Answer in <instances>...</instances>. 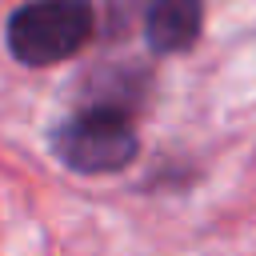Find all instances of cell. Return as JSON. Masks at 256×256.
<instances>
[{"instance_id": "6da1fadb", "label": "cell", "mask_w": 256, "mask_h": 256, "mask_svg": "<svg viewBox=\"0 0 256 256\" xmlns=\"http://www.w3.org/2000/svg\"><path fill=\"white\" fill-rule=\"evenodd\" d=\"M96 32L92 0H28L8 16V52L28 68L72 60Z\"/></svg>"}, {"instance_id": "7a4b0ae2", "label": "cell", "mask_w": 256, "mask_h": 256, "mask_svg": "<svg viewBox=\"0 0 256 256\" xmlns=\"http://www.w3.org/2000/svg\"><path fill=\"white\" fill-rule=\"evenodd\" d=\"M52 148L64 168L84 172V176H104V172L128 168L140 152V140H136L132 120L124 116V108L92 104L56 128Z\"/></svg>"}, {"instance_id": "3957f363", "label": "cell", "mask_w": 256, "mask_h": 256, "mask_svg": "<svg viewBox=\"0 0 256 256\" xmlns=\"http://www.w3.org/2000/svg\"><path fill=\"white\" fill-rule=\"evenodd\" d=\"M204 4L200 0H152L144 12V36L156 52H188L200 40Z\"/></svg>"}]
</instances>
